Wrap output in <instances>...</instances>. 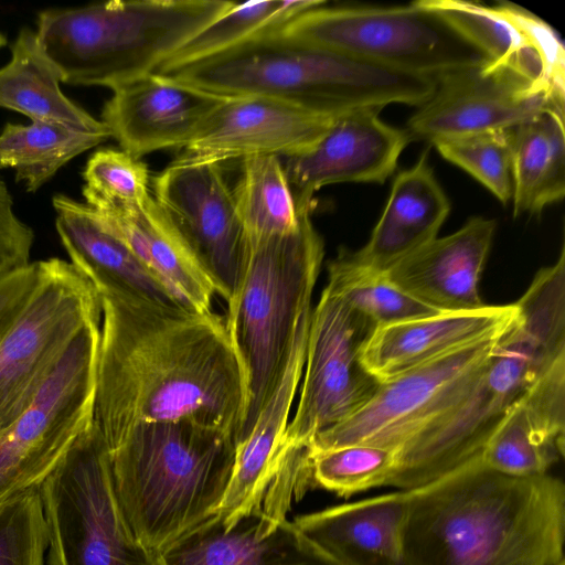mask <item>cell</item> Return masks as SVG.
I'll list each match as a JSON object with an SVG mask.
<instances>
[{
  "mask_svg": "<svg viewBox=\"0 0 565 565\" xmlns=\"http://www.w3.org/2000/svg\"><path fill=\"white\" fill-rule=\"evenodd\" d=\"M94 425L106 445L135 426L189 420L237 434L244 376L225 317L98 291Z\"/></svg>",
  "mask_w": 565,
  "mask_h": 565,
  "instance_id": "1",
  "label": "cell"
},
{
  "mask_svg": "<svg viewBox=\"0 0 565 565\" xmlns=\"http://www.w3.org/2000/svg\"><path fill=\"white\" fill-rule=\"evenodd\" d=\"M564 542L565 486L550 473L504 475L478 455L408 490L407 565H558Z\"/></svg>",
  "mask_w": 565,
  "mask_h": 565,
  "instance_id": "2",
  "label": "cell"
},
{
  "mask_svg": "<svg viewBox=\"0 0 565 565\" xmlns=\"http://www.w3.org/2000/svg\"><path fill=\"white\" fill-rule=\"evenodd\" d=\"M514 303L516 316L470 392L397 448L388 487L419 488L480 455L511 405L565 353L564 248Z\"/></svg>",
  "mask_w": 565,
  "mask_h": 565,
  "instance_id": "3",
  "label": "cell"
},
{
  "mask_svg": "<svg viewBox=\"0 0 565 565\" xmlns=\"http://www.w3.org/2000/svg\"><path fill=\"white\" fill-rule=\"evenodd\" d=\"M106 447L120 509L154 554L216 512L236 451L232 433L189 420L141 424Z\"/></svg>",
  "mask_w": 565,
  "mask_h": 565,
  "instance_id": "4",
  "label": "cell"
},
{
  "mask_svg": "<svg viewBox=\"0 0 565 565\" xmlns=\"http://www.w3.org/2000/svg\"><path fill=\"white\" fill-rule=\"evenodd\" d=\"M220 97L260 96L338 116L390 104L419 107L437 82L268 33L169 74Z\"/></svg>",
  "mask_w": 565,
  "mask_h": 565,
  "instance_id": "5",
  "label": "cell"
},
{
  "mask_svg": "<svg viewBox=\"0 0 565 565\" xmlns=\"http://www.w3.org/2000/svg\"><path fill=\"white\" fill-rule=\"evenodd\" d=\"M233 3L116 0L49 9L39 13L36 35L63 83L113 90L154 73L170 54Z\"/></svg>",
  "mask_w": 565,
  "mask_h": 565,
  "instance_id": "6",
  "label": "cell"
},
{
  "mask_svg": "<svg viewBox=\"0 0 565 565\" xmlns=\"http://www.w3.org/2000/svg\"><path fill=\"white\" fill-rule=\"evenodd\" d=\"M310 213H301L290 234L247 241L246 266L227 301L226 326L245 384L235 444L246 437L273 394L298 327L312 310L324 247Z\"/></svg>",
  "mask_w": 565,
  "mask_h": 565,
  "instance_id": "7",
  "label": "cell"
},
{
  "mask_svg": "<svg viewBox=\"0 0 565 565\" xmlns=\"http://www.w3.org/2000/svg\"><path fill=\"white\" fill-rule=\"evenodd\" d=\"M279 34L395 72L438 81L490 63L424 0L393 7L307 10Z\"/></svg>",
  "mask_w": 565,
  "mask_h": 565,
  "instance_id": "8",
  "label": "cell"
},
{
  "mask_svg": "<svg viewBox=\"0 0 565 565\" xmlns=\"http://www.w3.org/2000/svg\"><path fill=\"white\" fill-rule=\"evenodd\" d=\"M39 490L49 565H158L120 509L107 447L94 423Z\"/></svg>",
  "mask_w": 565,
  "mask_h": 565,
  "instance_id": "9",
  "label": "cell"
},
{
  "mask_svg": "<svg viewBox=\"0 0 565 565\" xmlns=\"http://www.w3.org/2000/svg\"><path fill=\"white\" fill-rule=\"evenodd\" d=\"M41 279L0 340V433L31 405L65 352L95 320L100 297L70 262L42 260Z\"/></svg>",
  "mask_w": 565,
  "mask_h": 565,
  "instance_id": "10",
  "label": "cell"
},
{
  "mask_svg": "<svg viewBox=\"0 0 565 565\" xmlns=\"http://www.w3.org/2000/svg\"><path fill=\"white\" fill-rule=\"evenodd\" d=\"M100 322L83 329L31 405L0 433V502L39 488L93 425Z\"/></svg>",
  "mask_w": 565,
  "mask_h": 565,
  "instance_id": "11",
  "label": "cell"
},
{
  "mask_svg": "<svg viewBox=\"0 0 565 565\" xmlns=\"http://www.w3.org/2000/svg\"><path fill=\"white\" fill-rule=\"evenodd\" d=\"M505 328L380 383L358 412L318 434L310 450L351 444L397 449L470 392Z\"/></svg>",
  "mask_w": 565,
  "mask_h": 565,
  "instance_id": "12",
  "label": "cell"
},
{
  "mask_svg": "<svg viewBox=\"0 0 565 565\" xmlns=\"http://www.w3.org/2000/svg\"><path fill=\"white\" fill-rule=\"evenodd\" d=\"M374 328L326 286L311 311L300 397L281 448L310 446L318 434L348 419L372 397L380 382L360 355Z\"/></svg>",
  "mask_w": 565,
  "mask_h": 565,
  "instance_id": "13",
  "label": "cell"
},
{
  "mask_svg": "<svg viewBox=\"0 0 565 565\" xmlns=\"http://www.w3.org/2000/svg\"><path fill=\"white\" fill-rule=\"evenodd\" d=\"M565 95L519 71L488 63L441 77L404 129L411 141L512 129L547 110L565 113Z\"/></svg>",
  "mask_w": 565,
  "mask_h": 565,
  "instance_id": "14",
  "label": "cell"
},
{
  "mask_svg": "<svg viewBox=\"0 0 565 565\" xmlns=\"http://www.w3.org/2000/svg\"><path fill=\"white\" fill-rule=\"evenodd\" d=\"M151 192L216 294L228 301L243 276L248 243L223 163L175 159L152 179Z\"/></svg>",
  "mask_w": 565,
  "mask_h": 565,
  "instance_id": "15",
  "label": "cell"
},
{
  "mask_svg": "<svg viewBox=\"0 0 565 565\" xmlns=\"http://www.w3.org/2000/svg\"><path fill=\"white\" fill-rule=\"evenodd\" d=\"M380 111L338 115L308 150L287 158L284 167L299 212H311L313 194L324 185L383 183L394 172L411 140L404 129L385 124Z\"/></svg>",
  "mask_w": 565,
  "mask_h": 565,
  "instance_id": "16",
  "label": "cell"
},
{
  "mask_svg": "<svg viewBox=\"0 0 565 565\" xmlns=\"http://www.w3.org/2000/svg\"><path fill=\"white\" fill-rule=\"evenodd\" d=\"M334 117L260 96L225 97L177 160L290 158L308 150Z\"/></svg>",
  "mask_w": 565,
  "mask_h": 565,
  "instance_id": "17",
  "label": "cell"
},
{
  "mask_svg": "<svg viewBox=\"0 0 565 565\" xmlns=\"http://www.w3.org/2000/svg\"><path fill=\"white\" fill-rule=\"evenodd\" d=\"M223 99L151 73L113 89L102 121L121 150L139 159L162 149L184 148Z\"/></svg>",
  "mask_w": 565,
  "mask_h": 565,
  "instance_id": "18",
  "label": "cell"
},
{
  "mask_svg": "<svg viewBox=\"0 0 565 565\" xmlns=\"http://www.w3.org/2000/svg\"><path fill=\"white\" fill-rule=\"evenodd\" d=\"M495 65L510 66L565 95V51L542 19L509 2L424 0Z\"/></svg>",
  "mask_w": 565,
  "mask_h": 565,
  "instance_id": "19",
  "label": "cell"
},
{
  "mask_svg": "<svg viewBox=\"0 0 565 565\" xmlns=\"http://www.w3.org/2000/svg\"><path fill=\"white\" fill-rule=\"evenodd\" d=\"M565 353L511 405L480 456L491 469L539 477L564 457Z\"/></svg>",
  "mask_w": 565,
  "mask_h": 565,
  "instance_id": "20",
  "label": "cell"
},
{
  "mask_svg": "<svg viewBox=\"0 0 565 565\" xmlns=\"http://www.w3.org/2000/svg\"><path fill=\"white\" fill-rule=\"evenodd\" d=\"M494 232V220L471 217L452 234L436 237L383 273L402 290L440 312L481 309L486 303L479 281Z\"/></svg>",
  "mask_w": 565,
  "mask_h": 565,
  "instance_id": "21",
  "label": "cell"
},
{
  "mask_svg": "<svg viewBox=\"0 0 565 565\" xmlns=\"http://www.w3.org/2000/svg\"><path fill=\"white\" fill-rule=\"evenodd\" d=\"M408 490L301 514L292 524L329 565H407L403 525Z\"/></svg>",
  "mask_w": 565,
  "mask_h": 565,
  "instance_id": "22",
  "label": "cell"
},
{
  "mask_svg": "<svg viewBox=\"0 0 565 565\" xmlns=\"http://www.w3.org/2000/svg\"><path fill=\"white\" fill-rule=\"evenodd\" d=\"M311 311L298 327L286 366L273 394L246 437L236 444L232 476L215 512L225 527L262 511V503L278 467L290 408L303 372Z\"/></svg>",
  "mask_w": 565,
  "mask_h": 565,
  "instance_id": "23",
  "label": "cell"
},
{
  "mask_svg": "<svg viewBox=\"0 0 565 565\" xmlns=\"http://www.w3.org/2000/svg\"><path fill=\"white\" fill-rule=\"evenodd\" d=\"M518 308L486 305L470 311H443L374 328L361 350V362L380 383L498 332Z\"/></svg>",
  "mask_w": 565,
  "mask_h": 565,
  "instance_id": "24",
  "label": "cell"
},
{
  "mask_svg": "<svg viewBox=\"0 0 565 565\" xmlns=\"http://www.w3.org/2000/svg\"><path fill=\"white\" fill-rule=\"evenodd\" d=\"M158 565H329L292 522L263 511L225 527L214 513L156 554Z\"/></svg>",
  "mask_w": 565,
  "mask_h": 565,
  "instance_id": "25",
  "label": "cell"
},
{
  "mask_svg": "<svg viewBox=\"0 0 565 565\" xmlns=\"http://www.w3.org/2000/svg\"><path fill=\"white\" fill-rule=\"evenodd\" d=\"M95 212L181 306L212 310L216 291L209 275L152 195L137 210Z\"/></svg>",
  "mask_w": 565,
  "mask_h": 565,
  "instance_id": "26",
  "label": "cell"
},
{
  "mask_svg": "<svg viewBox=\"0 0 565 565\" xmlns=\"http://www.w3.org/2000/svg\"><path fill=\"white\" fill-rule=\"evenodd\" d=\"M55 227L71 264L97 291L107 290L167 305H180L86 203L53 198Z\"/></svg>",
  "mask_w": 565,
  "mask_h": 565,
  "instance_id": "27",
  "label": "cell"
},
{
  "mask_svg": "<svg viewBox=\"0 0 565 565\" xmlns=\"http://www.w3.org/2000/svg\"><path fill=\"white\" fill-rule=\"evenodd\" d=\"M450 211L449 200L434 175L427 152L399 172L367 243L350 257L384 271L437 237Z\"/></svg>",
  "mask_w": 565,
  "mask_h": 565,
  "instance_id": "28",
  "label": "cell"
},
{
  "mask_svg": "<svg viewBox=\"0 0 565 565\" xmlns=\"http://www.w3.org/2000/svg\"><path fill=\"white\" fill-rule=\"evenodd\" d=\"M11 53L10 62L0 68V107L15 110L31 121L60 122L110 136L102 120L63 94L62 74L43 51L36 32L21 29Z\"/></svg>",
  "mask_w": 565,
  "mask_h": 565,
  "instance_id": "29",
  "label": "cell"
},
{
  "mask_svg": "<svg viewBox=\"0 0 565 565\" xmlns=\"http://www.w3.org/2000/svg\"><path fill=\"white\" fill-rule=\"evenodd\" d=\"M565 113L547 110L512 128L513 215H537L565 194Z\"/></svg>",
  "mask_w": 565,
  "mask_h": 565,
  "instance_id": "30",
  "label": "cell"
},
{
  "mask_svg": "<svg viewBox=\"0 0 565 565\" xmlns=\"http://www.w3.org/2000/svg\"><path fill=\"white\" fill-rule=\"evenodd\" d=\"M60 122H8L0 135V168L15 171L17 181L35 192L66 162L108 139Z\"/></svg>",
  "mask_w": 565,
  "mask_h": 565,
  "instance_id": "31",
  "label": "cell"
},
{
  "mask_svg": "<svg viewBox=\"0 0 565 565\" xmlns=\"http://www.w3.org/2000/svg\"><path fill=\"white\" fill-rule=\"evenodd\" d=\"M323 3L320 0L234 2L223 14L170 54L154 73L169 74L257 36L278 32L300 13Z\"/></svg>",
  "mask_w": 565,
  "mask_h": 565,
  "instance_id": "32",
  "label": "cell"
},
{
  "mask_svg": "<svg viewBox=\"0 0 565 565\" xmlns=\"http://www.w3.org/2000/svg\"><path fill=\"white\" fill-rule=\"evenodd\" d=\"M232 190L247 241L282 236L298 228L302 212L297 209L278 156L241 159L239 175Z\"/></svg>",
  "mask_w": 565,
  "mask_h": 565,
  "instance_id": "33",
  "label": "cell"
},
{
  "mask_svg": "<svg viewBox=\"0 0 565 565\" xmlns=\"http://www.w3.org/2000/svg\"><path fill=\"white\" fill-rule=\"evenodd\" d=\"M328 275L327 287L375 328L440 312L402 290L383 271L354 262L348 249L329 262Z\"/></svg>",
  "mask_w": 565,
  "mask_h": 565,
  "instance_id": "34",
  "label": "cell"
},
{
  "mask_svg": "<svg viewBox=\"0 0 565 565\" xmlns=\"http://www.w3.org/2000/svg\"><path fill=\"white\" fill-rule=\"evenodd\" d=\"M396 451L367 444L310 450L311 486L345 498L387 486L396 466Z\"/></svg>",
  "mask_w": 565,
  "mask_h": 565,
  "instance_id": "35",
  "label": "cell"
},
{
  "mask_svg": "<svg viewBox=\"0 0 565 565\" xmlns=\"http://www.w3.org/2000/svg\"><path fill=\"white\" fill-rule=\"evenodd\" d=\"M83 195L96 211H130L147 204L152 195L149 170L122 150L94 152L84 169Z\"/></svg>",
  "mask_w": 565,
  "mask_h": 565,
  "instance_id": "36",
  "label": "cell"
},
{
  "mask_svg": "<svg viewBox=\"0 0 565 565\" xmlns=\"http://www.w3.org/2000/svg\"><path fill=\"white\" fill-rule=\"evenodd\" d=\"M433 146L446 160L477 179L503 204L511 201L512 129L445 138Z\"/></svg>",
  "mask_w": 565,
  "mask_h": 565,
  "instance_id": "37",
  "label": "cell"
},
{
  "mask_svg": "<svg viewBox=\"0 0 565 565\" xmlns=\"http://www.w3.org/2000/svg\"><path fill=\"white\" fill-rule=\"evenodd\" d=\"M47 545L39 488L0 502V565H44Z\"/></svg>",
  "mask_w": 565,
  "mask_h": 565,
  "instance_id": "38",
  "label": "cell"
},
{
  "mask_svg": "<svg viewBox=\"0 0 565 565\" xmlns=\"http://www.w3.org/2000/svg\"><path fill=\"white\" fill-rule=\"evenodd\" d=\"M33 241V230L14 213L11 193L0 179V277L30 264Z\"/></svg>",
  "mask_w": 565,
  "mask_h": 565,
  "instance_id": "39",
  "label": "cell"
},
{
  "mask_svg": "<svg viewBox=\"0 0 565 565\" xmlns=\"http://www.w3.org/2000/svg\"><path fill=\"white\" fill-rule=\"evenodd\" d=\"M21 281L17 282V281H14L12 279H9L7 277H1L0 278V300L3 297H6L13 288H15Z\"/></svg>",
  "mask_w": 565,
  "mask_h": 565,
  "instance_id": "40",
  "label": "cell"
},
{
  "mask_svg": "<svg viewBox=\"0 0 565 565\" xmlns=\"http://www.w3.org/2000/svg\"><path fill=\"white\" fill-rule=\"evenodd\" d=\"M7 44V40L2 33H0V47L4 46Z\"/></svg>",
  "mask_w": 565,
  "mask_h": 565,
  "instance_id": "41",
  "label": "cell"
},
{
  "mask_svg": "<svg viewBox=\"0 0 565 565\" xmlns=\"http://www.w3.org/2000/svg\"><path fill=\"white\" fill-rule=\"evenodd\" d=\"M559 565H565V563H561Z\"/></svg>",
  "mask_w": 565,
  "mask_h": 565,
  "instance_id": "42",
  "label": "cell"
}]
</instances>
